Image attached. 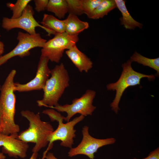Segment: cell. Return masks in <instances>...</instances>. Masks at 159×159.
Instances as JSON below:
<instances>
[{
    "instance_id": "cell-1",
    "label": "cell",
    "mask_w": 159,
    "mask_h": 159,
    "mask_svg": "<svg viewBox=\"0 0 159 159\" xmlns=\"http://www.w3.org/2000/svg\"><path fill=\"white\" fill-rule=\"evenodd\" d=\"M16 71L12 69L10 72L1 86L0 101L2 107V115L0 122L3 134L9 135L18 133L19 126L14 121L16 112V96L14 94V79Z\"/></svg>"
},
{
    "instance_id": "cell-2",
    "label": "cell",
    "mask_w": 159,
    "mask_h": 159,
    "mask_svg": "<svg viewBox=\"0 0 159 159\" xmlns=\"http://www.w3.org/2000/svg\"><path fill=\"white\" fill-rule=\"evenodd\" d=\"M21 114L29 121V127L18 135V138L27 143H35L32 151L38 153L49 144L48 138L54 128L49 122L41 120L39 113L35 114L26 110H22Z\"/></svg>"
},
{
    "instance_id": "cell-3",
    "label": "cell",
    "mask_w": 159,
    "mask_h": 159,
    "mask_svg": "<svg viewBox=\"0 0 159 159\" xmlns=\"http://www.w3.org/2000/svg\"><path fill=\"white\" fill-rule=\"evenodd\" d=\"M50 74L43 90L42 99L37 101L39 107H50L59 104V99L69 86V74L63 63L55 66L51 70Z\"/></svg>"
},
{
    "instance_id": "cell-4",
    "label": "cell",
    "mask_w": 159,
    "mask_h": 159,
    "mask_svg": "<svg viewBox=\"0 0 159 159\" xmlns=\"http://www.w3.org/2000/svg\"><path fill=\"white\" fill-rule=\"evenodd\" d=\"M132 62L129 59L123 64L122 72L119 79L116 82L108 84L106 86L108 90L116 91L115 97L110 106L112 110L116 114L120 110L119 104L121 98L127 88L140 85V80L142 78H147L150 80L155 78L154 75H146L134 70L132 67Z\"/></svg>"
},
{
    "instance_id": "cell-5",
    "label": "cell",
    "mask_w": 159,
    "mask_h": 159,
    "mask_svg": "<svg viewBox=\"0 0 159 159\" xmlns=\"http://www.w3.org/2000/svg\"><path fill=\"white\" fill-rule=\"evenodd\" d=\"M53 38L47 41L41 50V56L52 62L59 63L64 51L69 49L78 42V35H71L65 32L56 33Z\"/></svg>"
},
{
    "instance_id": "cell-6",
    "label": "cell",
    "mask_w": 159,
    "mask_h": 159,
    "mask_svg": "<svg viewBox=\"0 0 159 159\" xmlns=\"http://www.w3.org/2000/svg\"><path fill=\"white\" fill-rule=\"evenodd\" d=\"M96 94L95 91L88 90L80 97L74 99L71 104L63 105L59 104L50 108L59 112H66L67 115L64 117V120L67 122L69 121L71 118L77 113L85 117L91 115L96 108L92 105Z\"/></svg>"
},
{
    "instance_id": "cell-7",
    "label": "cell",
    "mask_w": 159,
    "mask_h": 159,
    "mask_svg": "<svg viewBox=\"0 0 159 159\" xmlns=\"http://www.w3.org/2000/svg\"><path fill=\"white\" fill-rule=\"evenodd\" d=\"M17 39L18 42L15 47L9 52L0 56V66L14 57L23 58L29 56L31 49L37 47L42 48L47 41L39 33L31 34L21 32H18Z\"/></svg>"
},
{
    "instance_id": "cell-8",
    "label": "cell",
    "mask_w": 159,
    "mask_h": 159,
    "mask_svg": "<svg viewBox=\"0 0 159 159\" xmlns=\"http://www.w3.org/2000/svg\"><path fill=\"white\" fill-rule=\"evenodd\" d=\"M89 127L85 126L82 129V138L79 144L76 147L70 148L68 155L72 157L79 155L87 156L90 159H94V154L100 148L114 144L116 139L111 138L104 139L95 138L91 136L89 132Z\"/></svg>"
},
{
    "instance_id": "cell-9",
    "label": "cell",
    "mask_w": 159,
    "mask_h": 159,
    "mask_svg": "<svg viewBox=\"0 0 159 159\" xmlns=\"http://www.w3.org/2000/svg\"><path fill=\"white\" fill-rule=\"evenodd\" d=\"M34 12L33 7L28 4L23 11L21 15L16 19L4 17L2 20V26L7 31L13 29H22L31 34H35V28L39 27L44 30L47 33V36L54 35L55 33L42 26L35 20L34 16Z\"/></svg>"
},
{
    "instance_id": "cell-10",
    "label": "cell",
    "mask_w": 159,
    "mask_h": 159,
    "mask_svg": "<svg viewBox=\"0 0 159 159\" xmlns=\"http://www.w3.org/2000/svg\"><path fill=\"white\" fill-rule=\"evenodd\" d=\"M85 117L80 115L65 124L63 123V120L59 121L57 128L48 137L49 146L43 156H45L47 151L52 148L53 142L57 140L61 141V146L70 148H72L74 144V138L76 137V130L74 129V127L77 123L83 120Z\"/></svg>"
},
{
    "instance_id": "cell-11",
    "label": "cell",
    "mask_w": 159,
    "mask_h": 159,
    "mask_svg": "<svg viewBox=\"0 0 159 159\" xmlns=\"http://www.w3.org/2000/svg\"><path fill=\"white\" fill-rule=\"evenodd\" d=\"M49 61L47 57L40 56L34 78L26 84L14 83V92H21L43 90L50 74L51 70L48 65Z\"/></svg>"
},
{
    "instance_id": "cell-12",
    "label": "cell",
    "mask_w": 159,
    "mask_h": 159,
    "mask_svg": "<svg viewBox=\"0 0 159 159\" xmlns=\"http://www.w3.org/2000/svg\"><path fill=\"white\" fill-rule=\"evenodd\" d=\"M18 133L9 135L0 133V146L2 153L10 157L24 158L29 148L28 143L18 138Z\"/></svg>"
},
{
    "instance_id": "cell-13",
    "label": "cell",
    "mask_w": 159,
    "mask_h": 159,
    "mask_svg": "<svg viewBox=\"0 0 159 159\" xmlns=\"http://www.w3.org/2000/svg\"><path fill=\"white\" fill-rule=\"evenodd\" d=\"M65 53L80 72H87L92 68V61L78 49L76 44L67 50Z\"/></svg>"
},
{
    "instance_id": "cell-14",
    "label": "cell",
    "mask_w": 159,
    "mask_h": 159,
    "mask_svg": "<svg viewBox=\"0 0 159 159\" xmlns=\"http://www.w3.org/2000/svg\"><path fill=\"white\" fill-rule=\"evenodd\" d=\"M65 20V32L70 35H78L89 26V23L81 20L77 16L69 13Z\"/></svg>"
},
{
    "instance_id": "cell-15",
    "label": "cell",
    "mask_w": 159,
    "mask_h": 159,
    "mask_svg": "<svg viewBox=\"0 0 159 159\" xmlns=\"http://www.w3.org/2000/svg\"><path fill=\"white\" fill-rule=\"evenodd\" d=\"M117 8L121 13L122 17L120 18V24L127 29L134 30L138 27L142 28V24L135 20L131 16L126 7L125 1L115 0Z\"/></svg>"
},
{
    "instance_id": "cell-16",
    "label": "cell",
    "mask_w": 159,
    "mask_h": 159,
    "mask_svg": "<svg viewBox=\"0 0 159 159\" xmlns=\"http://www.w3.org/2000/svg\"><path fill=\"white\" fill-rule=\"evenodd\" d=\"M41 24L44 27L55 33L65 32V20H61L52 15L44 14Z\"/></svg>"
},
{
    "instance_id": "cell-17",
    "label": "cell",
    "mask_w": 159,
    "mask_h": 159,
    "mask_svg": "<svg viewBox=\"0 0 159 159\" xmlns=\"http://www.w3.org/2000/svg\"><path fill=\"white\" fill-rule=\"evenodd\" d=\"M46 10L53 13L59 19L64 18L68 12L66 0H49Z\"/></svg>"
},
{
    "instance_id": "cell-18",
    "label": "cell",
    "mask_w": 159,
    "mask_h": 159,
    "mask_svg": "<svg viewBox=\"0 0 159 159\" xmlns=\"http://www.w3.org/2000/svg\"><path fill=\"white\" fill-rule=\"evenodd\" d=\"M117 8L114 0H102L93 12L90 19H96L102 18L112 10Z\"/></svg>"
},
{
    "instance_id": "cell-19",
    "label": "cell",
    "mask_w": 159,
    "mask_h": 159,
    "mask_svg": "<svg viewBox=\"0 0 159 159\" xmlns=\"http://www.w3.org/2000/svg\"><path fill=\"white\" fill-rule=\"evenodd\" d=\"M132 62H135L144 66H148L156 71V75H159V58L150 59L145 57L135 52L130 59Z\"/></svg>"
},
{
    "instance_id": "cell-20",
    "label": "cell",
    "mask_w": 159,
    "mask_h": 159,
    "mask_svg": "<svg viewBox=\"0 0 159 159\" xmlns=\"http://www.w3.org/2000/svg\"><path fill=\"white\" fill-rule=\"evenodd\" d=\"M31 1V0H18L14 4L7 3V6L12 11V15L11 18L14 19L20 17L25 9Z\"/></svg>"
},
{
    "instance_id": "cell-21",
    "label": "cell",
    "mask_w": 159,
    "mask_h": 159,
    "mask_svg": "<svg viewBox=\"0 0 159 159\" xmlns=\"http://www.w3.org/2000/svg\"><path fill=\"white\" fill-rule=\"evenodd\" d=\"M102 1V0H82L84 14L90 19L93 12Z\"/></svg>"
},
{
    "instance_id": "cell-22",
    "label": "cell",
    "mask_w": 159,
    "mask_h": 159,
    "mask_svg": "<svg viewBox=\"0 0 159 159\" xmlns=\"http://www.w3.org/2000/svg\"><path fill=\"white\" fill-rule=\"evenodd\" d=\"M69 13L80 16L84 14L82 0H66Z\"/></svg>"
},
{
    "instance_id": "cell-23",
    "label": "cell",
    "mask_w": 159,
    "mask_h": 159,
    "mask_svg": "<svg viewBox=\"0 0 159 159\" xmlns=\"http://www.w3.org/2000/svg\"><path fill=\"white\" fill-rule=\"evenodd\" d=\"M42 113L47 115L52 122L56 121L58 122L60 120H64V117L59 112L52 108L43 110Z\"/></svg>"
},
{
    "instance_id": "cell-24",
    "label": "cell",
    "mask_w": 159,
    "mask_h": 159,
    "mask_svg": "<svg viewBox=\"0 0 159 159\" xmlns=\"http://www.w3.org/2000/svg\"><path fill=\"white\" fill-rule=\"evenodd\" d=\"M34 1L35 5V9L39 12L46 10L49 0H34Z\"/></svg>"
},
{
    "instance_id": "cell-25",
    "label": "cell",
    "mask_w": 159,
    "mask_h": 159,
    "mask_svg": "<svg viewBox=\"0 0 159 159\" xmlns=\"http://www.w3.org/2000/svg\"><path fill=\"white\" fill-rule=\"evenodd\" d=\"M133 159H138L135 158ZM143 159H159V147L151 151L147 157Z\"/></svg>"
},
{
    "instance_id": "cell-26",
    "label": "cell",
    "mask_w": 159,
    "mask_h": 159,
    "mask_svg": "<svg viewBox=\"0 0 159 159\" xmlns=\"http://www.w3.org/2000/svg\"><path fill=\"white\" fill-rule=\"evenodd\" d=\"M46 159H58L55 156L53 153L51 152H49L46 154L44 157Z\"/></svg>"
},
{
    "instance_id": "cell-27",
    "label": "cell",
    "mask_w": 159,
    "mask_h": 159,
    "mask_svg": "<svg viewBox=\"0 0 159 159\" xmlns=\"http://www.w3.org/2000/svg\"><path fill=\"white\" fill-rule=\"evenodd\" d=\"M4 44L1 42L0 41V56H1L4 52Z\"/></svg>"
},
{
    "instance_id": "cell-28",
    "label": "cell",
    "mask_w": 159,
    "mask_h": 159,
    "mask_svg": "<svg viewBox=\"0 0 159 159\" xmlns=\"http://www.w3.org/2000/svg\"><path fill=\"white\" fill-rule=\"evenodd\" d=\"M37 156L38 153H33L29 159H37Z\"/></svg>"
},
{
    "instance_id": "cell-29",
    "label": "cell",
    "mask_w": 159,
    "mask_h": 159,
    "mask_svg": "<svg viewBox=\"0 0 159 159\" xmlns=\"http://www.w3.org/2000/svg\"><path fill=\"white\" fill-rule=\"evenodd\" d=\"M2 115V107L0 101V122L1 119Z\"/></svg>"
},
{
    "instance_id": "cell-30",
    "label": "cell",
    "mask_w": 159,
    "mask_h": 159,
    "mask_svg": "<svg viewBox=\"0 0 159 159\" xmlns=\"http://www.w3.org/2000/svg\"><path fill=\"white\" fill-rule=\"evenodd\" d=\"M6 156L4 155L3 153H0V159H5Z\"/></svg>"
},
{
    "instance_id": "cell-31",
    "label": "cell",
    "mask_w": 159,
    "mask_h": 159,
    "mask_svg": "<svg viewBox=\"0 0 159 159\" xmlns=\"http://www.w3.org/2000/svg\"><path fill=\"white\" fill-rule=\"evenodd\" d=\"M2 132V129L1 125L0 124V133H1Z\"/></svg>"
},
{
    "instance_id": "cell-32",
    "label": "cell",
    "mask_w": 159,
    "mask_h": 159,
    "mask_svg": "<svg viewBox=\"0 0 159 159\" xmlns=\"http://www.w3.org/2000/svg\"><path fill=\"white\" fill-rule=\"evenodd\" d=\"M1 85H0V90H1Z\"/></svg>"
}]
</instances>
